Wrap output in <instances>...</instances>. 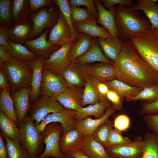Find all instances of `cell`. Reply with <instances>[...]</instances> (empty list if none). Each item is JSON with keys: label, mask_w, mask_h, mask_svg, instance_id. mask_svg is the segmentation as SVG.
Listing matches in <instances>:
<instances>
[{"label": "cell", "mask_w": 158, "mask_h": 158, "mask_svg": "<svg viewBox=\"0 0 158 158\" xmlns=\"http://www.w3.org/2000/svg\"><path fill=\"white\" fill-rule=\"evenodd\" d=\"M113 65L116 79L128 84L142 89L158 85V73L139 56L129 41L123 42Z\"/></svg>", "instance_id": "6da1fadb"}, {"label": "cell", "mask_w": 158, "mask_h": 158, "mask_svg": "<svg viewBox=\"0 0 158 158\" xmlns=\"http://www.w3.org/2000/svg\"><path fill=\"white\" fill-rule=\"evenodd\" d=\"M119 37L123 42L129 41L135 33L151 27L149 20L131 6L119 5L114 8Z\"/></svg>", "instance_id": "7a4b0ae2"}, {"label": "cell", "mask_w": 158, "mask_h": 158, "mask_svg": "<svg viewBox=\"0 0 158 158\" xmlns=\"http://www.w3.org/2000/svg\"><path fill=\"white\" fill-rule=\"evenodd\" d=\"M129 42L139 56L158 73V29L150 27L135 33Z\"/></svg>", "instance_id": "3957f363"}, {"label": "cell", "mask_w": 158, "mask_h": 158, "mask_svg": "<svg viewBox=\"0 0 158 158\" xmlns=\"http://www.w3.org/2000/svg\"><path fill=\"white\" fill-rule=\"evenodd\" d=\"M0 66L6 73L13 91H18L30 86L32 70L28 63L11 57Z\"/></svg>", "instance_id": "277c9868"}, {"label": "cell", "mask_w": 158, "mask_h": 158, "mask_svg": "<svg viewBox=\"0 0 158 158\" xmlns=\"http://www.w3.org/2000/svg\"><path fill=\"white\" fill-rule=\"evenodd\" d=\"M21 144L32 158H37L41 152L43 138L41 133L27 115L19 126Z\"/></svg>", "instance_id": "5b68a950"}, {"label": "cell", "mask_w": 158, "mask_h": 158, "mask_svg": "<svg viewBox=\"0 0 158 158\" xmlns=\"http://www.w3.org/2000/svg\"><path fill=\"white\" fill-rule=\"evenodd\" d=\"M63 132L61 124L56 122L49 123L41 133L43 143L45 145L44 151L37 158H44L51 157L54 158H61L63 155L59 146L60 137Z\"/></svg>", "instance_id": "8992f818"}, {"label": "cell", "mask_w": 158, "mask_h": 158, "mask_svg": "<svg viewBox=\"0 0 158 158\" xmlns=\"http://www.w3.org/2000/svg\"><path fill=\"white\" fill-rule=\"evenodd\" d=\"M59 11L53 5L41 8L30 15L33 30L28 40L33 39L44 30H51L58 20Z\"/></svg>", "instance_id": "52a82bcc"}, {"label": "cell", "mask_w": 158, "mask_h": 158, "mask_svg": "<svg viewBox=\"0 0 158 158\" xmlns=\"http://www.w3.org/2000/svg\"><path fill=\"white\" fill-rule=\"evenodd\" d=\"M64 107L52 97L42 95L30 107L29 116L36 126L49 114L61 111Z\"/></svg>", "instance_id": "ba28073f"}, {"label": "cell", "mask_w": 158, "mask_h": 158, "mask_svg": "<svg viewBox=\"0 0 158 158\" xmlns=\"http://www.w3.org/2000/svg\"><path fill=\"white\" fill-rule=\"evenodd\" d=\"M110 156L117 158H141L144 150L143 138L137 136L134 140L105 148Z\"/></svg>", "instance_id": "9c48e42d"}, {"label": "cell", "mask_w": 158, "mask_h": 158, "mask_svg": "<svg viewBox=\"0 0 158 158\" xmlns=\"http://www.w3.org/2000/svg\"><path fill=\"white\" fill-rule=\"evenodd\" d=\"M75 42L74 41L65 44L52 54L45 60L44 69L62 75L63 71L70 63L69 52Z\"/></svg>", "instance_id": "30bf717a"}, {"label": "cell", "mask_w": 158, "mask_h": 158, "mask_svg": "<svg viewBox=\"0 0 158 158\" xmlns=\"http://www.w3.org/2000/svg\"><path fill=\"white\" fill-rule=\"evenodd\" d=\"M76 112L64 108L60 111L50 114L36 126L37 129L41 133L47 125L51 123L56 122L62 126L63 133H66L76 128L75 121Z\"/></svg>", "instance_id": "8fae6325"}, {"label": "cell", "mask_w": 158, "mask_h": 158, "mask_svg": "<svg viewBox=\"0 0 158 158\" xmlns=\"http://www.w3.org/2000/svg\"><path fill=\"white\" fill-rule=\"evenodd\" d=\"M62 75L44 69L41 87V95L52 97L65 91L67 88Z\"/></svg>", "instance_id": "7c38bea8"}, {"label": "cell", "mask_w": 158, "mask_h": 158, "mask_svg": "<svg viewBox=\"0 0 158 158\" xmlns=\"http://www.w3.org/2000/svg\"><path fill=\"white\" fill-rule=\"evenodd\" d=\"M82 86H72L67 87L64 92L57 94L52 97L66 108L76 111H80L84 88Z\"/></svg>", "instance_id": "4fadbf2b"}, {"label": "cell", "mask_w": 158, "mask_h": 158, "mask_svg": "<svg viewBox=\"0 0 158 158\" xmlns=\"http://www.w3.org/2000/svg\"><path fill=\"white\" fill-rule=\"evenodd\" d=\"M48 41L52 45L60 47L72 42L70 29L60 11L58 20L50 31Z\"/></svg>", "instance_id": "5bb4252c"}, {"label": "cell", "mask_w": 158, "mask_h": 158, "mask_svg": "<svg viewBox=\"0 0 158 158\" xmlns=\"http://www.w3.org/2000/svg\"><path fill=\"white\" fill-rule=\"evenodd\" d=\"M47 59L43 56L38 55L34 61L28 63L32 70L30 86L31 87L30 100L33 103L37 101L40 95H41V87L44 64V61Z\"/></svg>", "instance_id": "9a60e30c"}, {"label": "cell", "mask_w": 158, "mask_h": 158, "mask_svg": "<svg viewBox=\"0 0 158 158\" xmlns=\"http://www.w3.org/2000/svg\"><path fill=\"white\" fill-rule=\"evenodd\" d=\"M62 75L67 87L84 86L88 75L85 71V64L75 62H70Z\"/></svg>", "instance_id": "2e32d148"}, {"label": "cell", "mask_w": 158, "mask_h": 158, "mask_svg": "<svg viewBox=\"0 0 158 158\" xmlns=\"http://www.w3.org/2000/svg\"><path fill=\"white\" fill-rule=\"evenodd\" d=\"M33 30L32 22L30 16L14 23L8 28L9 40L23 44L31 36Z\"/></svg>", "instance_id": "e0dca14e"}, {"label": "cell", "mask_w": 158, "mask_h": 158, "mask_svg": "<svg viewBox=\"0 0 158 158\" xmlns=\"http://www.w3.org/2000/svg\"><path fill=\"white\" fill-rule=\"evenodd\" d=\"M49 30H44L38 37L32 40H28L23 45L33 52L36 56H43L47 59L54 52L61 47L54 46L47 40Z\"/></svg>", "instance_id": "ac0fdd59"}, {"label": "cell", "mask_w": 158, "mask_h": 158, "mask_svg": "<svg viewBox=\"0 0 158 158\" xmlns=\"http://www.w3.org/2000/svg\"><path fill=\"white\" fill-rule=\"evenodd\" d=\"M94 2L98 13L97 22L102 25L112 37H119L114 8L113 9L108 10L104 6L100 0H94Z\"/></svg>", "instance_id": "d6986e66"}, {"label": "cell", "mask_w": 158, "mask_h": 158, "mask_svg": "<svg viewBox=\"0 0 158 158\" xmlns=\"http://www.w3.org/2000/svg\"><path fill=\"white\" fill-rule=\"evenodd\" d=\"M116 111L115 109L111 105L107 109L104 115L99 118L94 119L87 117L83 119L76 120L75 124L76 128L83 135H92Z\"/></svg>", "instance_id": "ffe728a7"}, {"label": "cell", "mask_w": 158, "mask_h": 158, "mask_svg": "<svg viewBox=\"0 0 158 158\" xmlns=\"http://www.w3.org/2000/svg\"><path fill=\"white\" fill-rule=\"evenodd\" d=\"M88 75L102 82H108L116 79V71L113 64L100 62L85 65Z\"/></svg>", "instance_id": "44dd1931"}, {"label": "cell", "mask_w": 158, "mask_h": 158, "mask_svg": "<svg viewBox=\"0 0 158 158\" xmlns=\"http://www.w3.org/2000/svg\"><path fill=\"white\" fill-rule=\"evenodd\" d=\"M30 95L31 89L29 87L18 91H13L12 98L17 116L19 127L28 115L30 108L29 99Z\"/></svg>", "instance_id": "7402d4cb"}, {"label": "cell", "mask_w": 158, "mask_h": 158, "mask_svg": "<svg viewBox=\"0 0 158 158\" xmlns=\"http://www.w3.org/2000/svg\"><path fill=\"white\" fill-rule=\"evenodd\" d=\"M84 136L76 128L66 133H63L59 141L61 152L70 155L74 151L80 149Z\"/></svg>", "instance_id": "603a6c76"}, {"label": "cell", "mask_w": 158, "mask_h": 158, "mask_svg": "<svg viewBox=\"0 0 158 158\" xmlns=\"http://www.w3.org/2000/svg\"><path fill=\"white\" fill-rule=\"evenodd\" d=\"M97 23V19L91 15L83 21L73 24L77 32L84 33L91 37L104 39L112 37L104 27L98 26Z\"/></svg>", "instance_id": "cb8c5ba5"}, {"label": "cell", "mask_w": 158, "mask_h": 158, "mask_svg": "<svg viewBox=\"0 0 158 158\" xmlns=\"http://www.w3.org/2000/svg\"><path fill=\"white\" fill-rule=\"evenodd\" d=\"M80 149L90 158H109L105 148L96 141L92 135L84 136Z\"/></svg>", "instance_id": "d4e9b609"}, {"label": "cell", "mask_w": 158, "mask_h": 158, "mask_svg": "<svg viewBox=\"0 0 158 158\" xmlns=\"http://www.w3.org/2000/svg\"><path fill=\"white\" fill-rule=\"evenodd\" d=\"M0 129L2 135L21 144L19 128L12 119L0 111Z\"/></svg>", "instance_id": "484cf974"}, {"label": "cell", "mask_w": 158, "mask_h": 158, "mask_svg": "<svg viewBox=\"0 0 158 158\" xmlns=\"http://www.w3.org/2000/svg\"><path fill=\"white\" fill-rule=\"evenodd\" d=\"M98 42L105 55L114 63L120 53L123 42L119 37L99 38Z\"/></svg>", "instance_id": "4316f807"}, {"label": "cell", "mask_w": 158, "mask_h": 158, "mask_svg": "<svg viewBox=\"0 0 158 158\" xmlns=\"http://www.w3.org/2000/svg\"><path fill=\"white\" fill-rule=\"evenodd\" d=\"M73 62L83 64L95 62H104L112 64L114 63L102 52L98 42L96 41H93L91 47L85 54Z\"/></svg>", "instance_id": "83f0119b"}, {"label": "cell", "mask_w": 158, "mask_h": 158, "mask_svg": "<svg viewBox=\"0 0 158 158\" xmlns=\"http://www.w3.org/2000/svg\"><path fill=\"white\" fill-rule=\"evenodd\" d=\"M137 2V4L133 5L132 8L143 11L151 23V28L158 29V4L152 0H138Z\"/></svg>", "instance_id": "f1b7e54d"}, {"label": "cell", "mask_w": 158, "mask_h": 158, "mask_svg": "<svg viewBox=\"0 0 158 158\" xmlns=\"http://www.w3.org/2000/svg\"><path fill=\"white\" fill-rule=\"evenodd\" d=\"M93 41L91 36L84 33H81L78 40L70 50L69 56L70 62L75 61L85 54L91 47Z\"/></svg>", "instance_id": "f546056e"}, {"label": "cell", "mask_w": 158, "mask_h": 158, "mask_svg": "<svg viewBox=\"0 0 158 158\" xmlns=\"http://www.w3.org/2000/svg\"><path fill=\"white\" fill-rule=\"evenodd\" d=\"M6 48L12 57L24 62H32L37 56L33 52L24 45L12 42L9 40Z\"/></svg>", "instance_id": "4dcf8cb0"}, {"label": "cell", "mask_w": 158, "mask_h": 158, "mask_svg": "<svg viewBox=\"0 0 158 158\" xmlns=\"http://www.w3.org/2000/svg\"><path fill=\"white\" fill-rule=\"evenodd\" d=\"M111 106V102L106 100L86 107H83L80 111L76 112V120L83 119L91 116H93L95 119L99 118L104 115L107 109Z\"/></svg>", "instance_id": "1f68e13d"}, {"label": "cell", "mask_w": 158, "mask_h": 158, "mask_svg": "<svg viewBox=\"0 0 158 158\" xmlns=\"http://www.w3.org/2000/svg\"><path fill=\"white\" fill-rule=\"evenodd\" d=\"M104 82L109 90L116 92L123 99L130 96H135L143 89L130 85L117 79Z\"/></svg>", "instance_id": "d6a6232c"}, {"label": "cell", "mask_w": 158, "mask_h": 158, "mask_svg": "<svg viewBox=\"0 0 158 158\" xmlns=\"http://www.w3.org/2000/svg\"><path fill=\"white\" fill-rule=\"evenodd\" d=\"M144 150L141 158H158V135L146 132L143 136Z\"/></svg>", "instance_id": "836d02e7"}, {"label": "cell", "mask_w": 158, "mask_h": 158, "mask_svg": "<svg viewBox=\"0 0 158 158\" xmlns=\"http://www.w3.org/2000/svg\"><path fill=\"white\" fill-rule=\"evenodd\" d=\"M10 91L9 90H3L1 93L0 97V111L13 120L18 126L14 103Z\"/></svg>", "instance_id": "e575fe53"}, {"label": "cell", "mask_w": 158, "mask_h": 158, "mask_svg": "<svg viewBox=\"0 0 158 158\" xmlns=\"http://www.w3.org/2000/svg\"><path fill=\"white\" fill-rule=\"evenodd\" d=\"M11 10L12 19L14 23L29 17L30 15L29 0H12Z\"/></svg>", "instance_id": "d590c367"}, {"label": "cell", "mask_w": 158, "mask_h": 158, "mask_svg": "<svg viewBox=\"0 0 158 158\" xmlns=\"http://www.w3.org/2000/svg\"><path fill=\"white\" fill-rule=\"evenodd\" d=\"M5 139L7 151V158H32L21 144L9 138Z\"/></svg>", "instance_id": "8d00e7d4"}, {"label": "cell", "mask_w": 158, "mask_h": 158, "mask_svg": "<svg viewBox=\"0 0 158 158\" xmlns=\"http://www.w3.org/2000/svg\"><path fill=\"white\" fill-rule=\"evenodd\" d=\"M54 1L59 8L70 29L72 42L75 41L79 35L75 29L72 22L69 0H54Z\"/></svg>", "instance_id": "74e56055"}, {"label": "cell", "mask_w": 158, "mask_h": 158, "mask_svg": "<svg viewBox=\"0 0 158 158\" xmlns=\"http://www.w3.org/2000/svg\"><path fill=\"white\" fill-rule=\"evenodd\" d=\"M158 99V85L148 87L142 89L134 97H129L126 99L128 102L138 100H145L150 103L154 102Z\"/></svg>", "instance_id": "f35d334b"}, {"label": "cell", "mask_w": 158, "mask_h": 158, "mask_svg": "<svg viewBox=\"0 0 158 158\" xmlns=\"http://www.w3.org/2000/svg\"><path fill=\"white\" fill-rule=\"evenodd\" d=\"M86 81L82 97V106L92 105L105 100L99 95L90 83L87 80Z\"/></svg>", "instance_id": "ab89813d"}, {"label": "cell", "mask_w": 158, "mask_h": 158, "mask_svg": "<svg viewBox=\"0 0 158 158\" xmlns=\"http://www.w3.org/2000/svg\"><path fill=\"white\" fill-rule=\"evenodd\" d=\"M113 126L111 121L109 118L99 126L92 135L93 138L105 148Z\"/></svg>", "instance_id": "60d3db41"}, {"label": "cell", "mask_w": 158, "mask_h": 158, "mask_svg": "<svg viewBox=\"0 0 158 158\" xmlns=\"http://www.w3.org/2000/svg\"><path fill=\"white\" fill-rule=\"evenodd\" d=\"M11 0H0V23L8 28L13 24L12 17Z\"/></svg>", "instance_id": "b9f144b4"}, {"label": "cell", "mask_w": 158, "mask_h": 158, "mask_svg": "<svg viewBox=\"0 0 158 158\" xmlns=\"http://www.w3.org/2000/svg\"><path fill=\"white\" fill-rule=\"evenodd\" d=\"M131 141L128 137L123 136L121 132L114 128H112L110 133L105 148L125 144Z\"/></svg>", "instance_id": "7bdbcfd3"}, {"label": "cell", "mask_w": 158, "mask_h": 158, "mask_svg": "<svg viewBox=\"0 0 158 158\" xmlns=\"http://www.w3.org/2000/svg\"><path fill=\"white\" fill-rule=\"evenodd\" d=\"M70 11L73 23L83 21L91 15L87 9L75 6H70Z\"/></svg>", "instance_id": "ee69618b"}, {"label": "cell", "mask_w": 158, "mask_h": 158, "mask_svg": "<svg viewBox=\"0 0 158 158\" xmlns=\"http://www.w3.org/2000/svg\"><path fill=\"white\" fill-rule=\"evenodd\" d=\"M69 3L70 6L79 7L83 6H85L91 15L97 20L98 16V12L95 6L93 0H70Z\"/></svg>", "instance_id": "f6af8a7d"}, {"label": "cell", "mask_w": 158, "mask_h": 158, "mask_svg": "<svg viewBox=\"0 0 158 158\" xmlns=\"http://www.w3.org/2000/svg\"><path fill=\"white\" fill-rule=\"evenodd\" d=\"M86 80L90 83L101 97L105 100H107L106 95L109 89L106 84L89 76H87Z\"/></svg>", "instance_id": "bcb514c9"}, {"label": "cell", "mask_w": 158, "mask_h": 158, "mask_svg": "<svg viewBox=\"0 0 158 158\" xmlns=\"http://www.w3.org/2000/svg\"><path fill=\"white\" fill-rule=\"evenodd\" d=\"M130 124L129 117L126 115L121 114L115 118L113 125L114 128L122 132L128 129L130 126Z\"/></svg>", "instance_id": "7dc6e473"}, {"label": "cell", "mask_w": 158, "mask_h": 158, "mask_svg": "<svg viewBox=\"0 0 158 158\" xmlns=\"http://www.w3.org/2000/svg\"><path fill=\"white\" fill-rule=\"evenodd\" d=\"M54 2L51 0H29L30 15L41 8L53 6Z\"/></svg>", "instance_id": "c3c4849f"}, {"label": "cell", "mask_w": 158, "mask_h": 158, "mask_svg": "<svg viewBox=\"0 0 158 158\" xmlns=\"http://www.w3.org/2000/svg\"><path fill=\"white\" fill-rule=\"evenodd\" d=\"M106 98L112 104L116 110H121L123 108V99L115 91L109 90L106 95Z\"/></svg>", "instance_id": "681fc988"}, {"label": "cell", "mask_w": 158, "mask_h": 158, "mask_svg": "<svg viewBox=\"0 0 158 158\" xmlns=\"http://www.w3.org/2000/svg\"><path fill=\"white\" fill-rule=\"evenodd\" d=\"M143 120L149 129L158 135V114L147 115Z\"/></svg>", "instance_id": "f907efd6"}, {"label": "cell", "mask_w": 158, "mask_h": 158, "mask_svg": "<svg viewBox=\"0 0 158 158\" xmlns=\"http://www.w3.org/2000/svg\"><path fill=\"white\" fill-rule=\"evenodd\" d=\"M103 5L107 8L108 10L113 9L116 5H125L132 6L133 1L132 0H100Z\"/></svg>", "instance_id": "816d5d0a"}, {"label": "cell", "mask_w": 158, "mask_h": 158, "mask_svg": "<svg viewBox=\"0 0 158 158\" xmlns=\"http://www.w3.org/2000/svg\"><path fill=\"white\" fill-rule=\"evenodd\" d=\"M158 113V99L155 101L144 103L140 113L141 115H149Z\"/></svg>", "instance_id": "f5cc1de1"}, {"label": "cell", "mask_w": 158, "mask_h": 158, "mask_svg": "<svg viewBox=\"0 0 158 158\" xmlns=\"http://www.w3.org/2000/svg\"><path fill=\"white\" fill-rule=\"evenodd\" d=\"M8 27L6 25H0V46L7 47L9 39Z\"/></svg>", "instance_id": "db71d44e"}, {"label": "cell", "mask_w": 158, "mask_h": 158, "mask_svg": "<svg viewBox=\"0 0 158 158\" xmlns=\"http://www.w3.org/2000/svg\"><path fill=\"white\" fill-rule=\"evenodd\" d=\"M6 75L3 71L0 68V88L3 90H6L10 91L11 87L7 80Z\"/></svg>", "instance_id": "11a10c76"}, {"label": "cell", "mask_w": 158, "mask_h": 158, "mask_svg": "<svg viewBox=\"0 0 158 158\" xmlns=\"http://www.w3.org/2000/svg\"><path fill=\"white\" fill-rule=\"evenodd\" d=\"M11 57L6 47L0 46V65L8 61Z\"/></svg>", "instance_id": "9f6ffc18"}, {"label": "cell", "mask_w": 158, "mask_h": 158, "mask_svg": "<svg viewBox=\"0 0 158 158\" xmlns=\"http://www.w3.org/2000/svg\"><path fill=\"white\" fill-rule=\"evenodd\" d=\"M7 151L6 145L5 144L2 137L0 134V158H7Z\"/></svg>", "instance_id": "6f0895ef"}, {"label": "cell", "mask_w": 158, "mask_h": 158, "mask_svg": "<svg viewBox=\"0 0 158 158\" xmlns=\"http://www.w3.org/2000/svg\"><path fill=\"white\" fill-rule=\"evenodd\" d=\"M70 155L75 158H90L85 154L80 149L74 151Z\"/></svg>", "instance_id": "680465c9"}, {"label": "cell", "mask_w": 158, "mask_h": 158, "mask_svg": "<svg viewBox=\"0 0 158 158\" xmlns=\"http://www.w3.org/2000/svg\"><path fill=\"white\" fill-rule=\"evenodd\" d=\"M61 158H75L70 155L63 154V156Z\"/></svg>", "instance_id": "91938a15"}, {"label": "cell", "mask_w": 158, "mask_h": 158, "mask_svg": "<svg viewBox=\"0 0 158 158\" xmlns=\"http://www.w3.org/2000/svg\"><path fill=\"white\" fill-rule=\"evenodd\" d=\"M44 158H54L52 157H46Z\"/></svg>", "instance_id": "94428289"}, {"label": "cell", "mask_w": 158, "mask_h": 158, "mask_svg": "<svg viewBox=\"0 0 158 158\" xmlns=\"http://www.w3.org/2000/svg\"><path fill=\"white\" fill-rule=\"evenodd\" d=\"M109 158H117L115 157H112V156H110V157Z\"/></svg>", "instance_id": "6125c7cd"}]
</instances>
